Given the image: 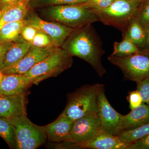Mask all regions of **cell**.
Here are the masks:
<instances>
[{"instance_id":"obj_1","label":"cell","mask_w":149,"mask_h":149,"mask_svg":"<svg viewBox=\"0 0 149 149\" xmlns=\"http://www.w3.org/2000/svg\"><path fill=\"white\" fill-rule=\"evenodd\" d=\"M61 47L72 56L87 62L102 77L106 73L102 62L105 53L102 43L92 24L74 29Z\"/></svg>"},{"instance_id":"obj_2","label":"cell","mask_w":149,"mask_h":149,"mask_svg":"<svg viewBox=\"0 0 149 149\" xmlns=\"http://www.w3.org/2000/svg\"><path fill=\"white\" fill-rule=\"evenodd\" d=\"M37 10L43 19L58 22L72 29L100 21L92 9L82 3L50 6Z\"/></svg>"},{"instance_id":"obj_3","label":"cell","mask_w":149,"mask_h":149,"mask_svg":"<svg viewBox=\"0 0 149 149\" xmlns=\"http://www.w3.org/2000/svg\"><path fill=\"white\" fill-rule=\"evenodd\" d=\"M103 84L87 85L71 93L60 116L72 120L92 113H98V97Z\"/></svg>"},{"instance_id":"obj_4","label":"cell","mask_w":149,"mask_h":149,"mask_svg":"<svg viewBox=\"0 0 149 149\" xmlns=\"http://www.w3.org/2000/svg\"><path fill=\"white\" fill-rule=\"evenodd\" d=\"M141 3L139 0H116L106 8L91 9L100 21L118 29L123 34L136 16Z\"/></svg>"},{"instance_id":"obj_5","label":"cell","mask_w":149,"mask_h":149,"mask_svg":"<svg viewBox=\"0 0 149 149\" xmlns=\"http://www.w3.org/2000/svg\"><path fill=\"white\" fill-rule=\"evenodd\" d=\"M72 57L61 47H57L50 55L24 74L31 80L32 84L37 85L43 80L56 77L69 68L73 64Z\"/></svg>"},{"instance_id":"obj_6","label":"cell","mask_w":149,"mask_h":149,"mask_svg":"<svg viewBox=\"0 0 149 149\" xmlns=\"http://www.w3.org/2000/svg\"><path fill=\"white\" fill-rule=\"evenodd\" d=\"M108 59L121 70L126 80L137 83L149 77L148 50H140L137 53L123 57L110 55Z\"/></svg>"},{"instance_id":"obj_7","label":"cell","mask_w":149,"mask_h":149,"mask_svg":"<svg viewBox=\"0 0 149 149\" xmlns=\"http://www.w3.org/2000/svg\"><path fill=\"white\" fill-rule=\"evenodd\" d=\"M24 19L27 25L33 26L50 37L56 47H61L67 38L74 29L58 22L45 20L33 13L31 9Z\"/></svg>"},{"instance_id":"obj_8","label":"cell","mask_w":149,"mask_h":149,"mask_svg":"<svg viewBox=\"0 0 149 149\" xmlns=\"http://www.w3.org/2000/svg\"><path fill=\"white\" fill-rule=\"evenodd\" d=\"M101 130V123L98 113L88 115L74 120L66 142L80 145L90 140Z\"/></svg>"},{"instance_id":"obj_9","label":"cell","mask_w":149,"mask_h":149,"mask_svg":"<svg viewBox=\"0 0 149 149\" xmlns=\"http://www.w3.org/2000/svg\"><path fill=\"white\" fill-rule=\"evenodd\" d=\"M98 104V114L101 123V130L113 136H118L121 133L120 124L123 115L109 103L105 93L104 85L99 93Z\"/></svg>"},{"instance_id":"obj_10","label":"cell","mask_w":149,"mask_h":149,"mask_svg":"<svg viewBox=\"0 0 149 149\" xmlns=\"http://www.w3.org/2000/svg\"><path fill=\"white\" fill-rule=\"evenodd\" d=\"M57 47L54 46L40 48L31 46L20 61L1 71L3 74H24L40 61L50 55Z\"/></svg>"},{"instance_id":"obj_11","label":"cell","mask_w":149,"mask_h":149,"mask_svg":"<svg viewBox=\"0 0 149 149\" xmlns=\"http://www.w3.org/2000/svg\"><path fill=\"white\" fill-rule=\"evenodd\" d=\"M25 115V93L14 95L0 94V117L10 118Z\"/></svg>"},{"instance_id":"obj_12","label":"cell","mask_w":149,"mask_h":149,"mask_svg":"<svg viewBox=\"0 0 149 149\" xmlns=\"http://www.w3.org/2000/svg\"><path fill=\"white\" fill-rule=\"evenodd\" d=\"M130 144L123 142L118 136L101 130L90 140L80 145L82 148L127 149Z\"/></svg>"},{"instance_id":"obj_13","label":"cell","mask_w":149,"mask_h":149,"mask_svg":"<svg viewBox=\"0 0 149 149\" xmlns=\"http://www.w3.org/2000/svg\"><path fill=\"white\" fill-rule=\"evenodd\" d=\"M32 85L31 80L24 74H3L0 83V94L14 95L24 94Z\"/></svg>"},{"instance_id":"obj_14","label":"cell","mask_w":149,"mask_h":149,"mask_svg":"<svg viewBox=\"0 0 149 149\" xmlns=\"http://www.w3.org/2000/svg\"><path fill=\"white\" fill-rule=\"evenodd\" d=\"M74 120L59 116L54 121L43 126L49 141L54 143L66 142L72 129Z\"/></svg>"},{"instance_id":"obj_15","label":"cell","mask_w":149,"mask_h":149,"mask_svg":"<svg viewBox=\"0 0 149 149\" xmlns=\"http://www.w3.org/2000/svg\"><path fill=\"white\" fill-rule=\"evenodd\" d=\"M149 122V106L143 103L141 105L123 116L120 121L121 132L138 128Z\"/></svg>"},{"instance_id":"obj_16","label":"cell","mask_w":149,"mask_h":149,"mask_svg":"<svg viewBox=\"0 0 149 149\" xmlns=\"http://www.w3.org/2000/svg\"><path fill=\"white\" fill-rule=\"evenodd\" d=\"M9 119L14 131L16 149L19 144L29 139L42 127L31 122L27 117V115Z\"/></svg>"},{"instance_id":"obj_17","label":"cell","mask_w":149,"mask_h":149,"mask_svg":"<svg viewBox=\"0 0 149 149\" xmlns=\"http://www.w3.org/2000/svg\"><path fill=\"white\" fill-rule=\"evenodd\" d=\"M31 46L30 43L24 41L20 37L7 51L0 71L13 66L20 61Z\"/></svg>"},{"instance_id":"obj_18","label":"cell","mask_w":149,"mask_h":149,"mask_svg":"<svg viewBox=\"0 0 149 149\" xmlns=\"http://www.w3.org/2000/svg\"><path fill=\"white\" fill-rule=\"evenodd\" d=\"M30 0L22 1L1 10L3 15L0 19V30L6 24L24 19L30 10Z\"/></svg>"},{"instance_id":"obj_19","label":"cell","mask_w":149,"mask_h":149,"mask_svg":"<svg viewBox=\"0 0 149 149\" xmlns=\"http://www.w3.org/2000/svg\"><path fill=\"white\" fill-rule=\"evenodd\" d=\"M123 37H126L133 42L139 49L145 48L146 30L134 17L128 24Z\"/></svg>"},{"instance_id":"obj_20","label":"cell","mask_w":149,"mask_h":149,"mask_svg":"<svg viewBox=\"0 0 149 149\" xmlns=\"http://www.w3.org/2000/svg\"><path fill=\"white\" fill-rule=\"evenodd\" d=\"M26 24L24 19L6 24L0 30V42H15L20 37L22 30Z\"/></svg>"},{"instance_id":"obj_21","label":"cell","mask_w":149,"mask_h":149,"mask_svg":"<svg viewBox=\"0 0 149 149\" xmlns=\"http://www.w3.org/2000/svg\"><path fill=\"white\" fill-rule=\"evenodd\" d=\"M140 51L139 48L129 39L123 37L120 42H116L113 44V52L111 55L123 57L137 53Z\"/></svg>"},{"instance_id":"obj_22","label":"cell","mask_w":149,"mask_h":149,"mask_svg":"<svg viewBox=\"0 0 149 149\" xmlns=\"http://www.w3.org/2000/svg\"><path fill=\"white\" fill-rule=\"evenodd\" d=\"M0 137L10 148L16 149L14 131L9 118L0 117Z\"/></svg>"},{"instance_id":"obj_23","label":"cell","mask_w":149,"mask_h":149,"mask_svg":"<svg viewBox=\"0 0 149 149\" xmlns=\"http://www.w3.org/2000/svg\"><path fill=\"white\" fill-rule=\"evenodd\" d=\"M149 134V122L132 130L121 132L117 136L123 141L131 144Z\"/></svg>"},{"instance_id":"obj_24","label":"cell","mask_w":149,"mask_h":149,"mask_svg":"<svg viewBox=\"0 0 149 149\" xmlns=\"http://www.w3.org/2000/svg\"><path fill=\"white\" fill-rule=\"evenodd\" d=\"M89 0H30L29 5L31 10L39 9L50 6L83 3Z\"/></svg>"},{"instance_id":"obj_25","label":"cell","mask_w":149,"mask_h":149,"mask_svg":"<svg viewBox=\"0 0 149 149\" xmlns=\"http://www.w3.org/2000/svg\"><path fill=\"white\" fill-rule=\"evenodd\" d=\"M47 138L44 127L32 135L29 139L22 142L17 147V149H36L45 143Z\"/></svg>"},{"instance_id":"obj_26","label":"cell","mask_w":149,"mask_h":149,"mask_svg":"<svg viewBox=\"0 0 149 149\" xmlns=\"http://www.w3.org/2000/svg\"><path fill=\"white\" fill-rule=\"evenodd\" d=\"M135 17L146 30L149 26V0L141 3Z\"/></svg>"},{"instance_id":"obj_27","label":"cell","mask_w":149,"mask_h":149,"mask_svg":"<svg viewBox=\"0 0 149 149\" xmlns=\"http://www.w3.org/2000/svg\"><path fill=\"white\" fill-rule=\"evenodd\" d=\"M30 44L32 46L43 48L54 46L53 40L45 32L38 30Z\"/></svg>"},{"instance_id":"obj_28","label":"cell","mask_w":149,"mask_h":149,"mask_svg":"<svg viewBox=\"0 0 149 149\" xmlns=\"http://www.w3.org/2000/svg\"><path fill=\"white\" fill-rule=\"evenodd\" d=\"M137 89L143 103L149 106V77L137 82Z\"/></svg>"},{"instance_id":"obj_29","label":"cell","mask_w":149,"mask_h":149,"mask_svg":"<svg viewBox=\"0 0 149 149\" xmlns=\"http://www.w3.org/2000/svg\"><path fill=\"white\" fill-rule=\"evenodd\" d=\"M38 31V29L33 26L26 24L22 30L20 37L24 41L30 43Z\"/></svg>"},{"instance_id":"obj_30","label":"cell","mask_w":149,"mask_h":149,"mask_svg":"<svg viewBox=\"0 0 149 149\" xmlns=\"http://www.w3.org/2000/svg\"><path fill=\"white\" fill-rule=\"evenodd\" d=\"M129 103V108L131 110L136 108L143 103L141 95L137 90L129 93L127 97Z\"/></svg>"},{"instance_id":"obj_31","label":"cell","mask_w":149,"mask_h":149,"mask_svg":"<svg viewBox=\"0 0 149 149\" xmlns=\"http://www.w3.org/2000/svg\"><path fill=\"white\" fill-rule=\"evenodd\" d=\"M127 149H149V134L133 142Z\"/></svg>"},{"instance_id":"obj_32","label":"cell","mask_w":149,"mask_h":149,"mask_svg":"<svg viewBox=\"0 0 149 149\" xmlns=\"http://www.w3.org/2000/svg\"><path fill=\"white\" fill-rule=\"evenodd\" d=\"M115 1L116 0H100L95 3L88 6L85 7L88 8L95 9L106 8L108 7L109 6Z\"/></svg>"},{"instance_id":"obj_33","label":"cell","mask_w":149,"mask_h":149,"mask_svg":"<svg viewBox=\"0 0 149 149\" xmlns=\"http://www.w3.org/2000/svg\"><path fill=\"white\" fill-rule=\"evenodd\" d=\"M14 42H0V69L2 64L4 58L5 56L7 51L12 45Z\"/></svg>"},{"instance_id":"obj_34","label":"cell","mask_w":149,"mask_h":149,"mask_svg":"<svg viewBox=\"0 0 149 149\" xmlns=\"http://www.w3.org/2000/svg\"><path fill=\"white\" fill-rule=\"evenodd\" d=\"M25 0H0V10Z\"/></svg>"},{"instance_id":"obj_35","label":"cell","mask_w":149,"mask_h":149,"mask_svg":"<svg viewBox=\"0 0 149 149\" xmlns=\"http://www.w3.org/2000/svg\"><path fill=\"white\" fill-rule=\"evenodd\" d=\"M144 49H146L149 51V26L146 29V46Z\"/></svg>"},{"instance_id":"obj_36","label":"cell","mask_w":149,"mask_h":149,"mask_svg":"<svg viewBox=\"0 0 149 149\" xmlns=\"http://www.w3.org/2000/svg\"><path fill=\"white\" fill-rule=\"evenodd\" d=\"M3 76V74L2 72L1 71H0V83L2 80Z\"/></svg>"},{"instance_id":"obj_37","label":"cell","mask_w":149,"mask_h":149,"mask_svg":"<svg viewBox=\"0 0 149 149\" xmlns=\"http://www.w3.org/2000/svg\"><path fill=\"white\" fill-rule=\"evenodd\" d=\"M3 15V11L2 10H0V19L1 18L2 16Z\"/></svg>"},{"instance_id":"obj_38","label":"cell","mask_w":149,"mask_h":149,"mask_svg":"<svg viewBox=\"0 0 149 149\" xmlns=\"http://www.w3.org/2000/svg\"><path fill=\"white\" fill-rule=\"evenodd\" d=\"M139 1H140L141 2H142L143 1H145V0H139Z\"/></svg>"}]
</instances>
